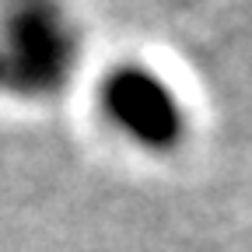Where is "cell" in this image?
Returning <instances> with one entry per match:
<instances>
[{"label":"cell","instance_id":"obj_1","mask_svg":"<svg viewBox=\"0 0 252 252\" xmlns=\"http://www.w3.org/2000/svg\"><path fill=\"white\" fill-rule=\"evenodd\" d=\"M109 109L147 144H172L179 130V116L172 94L147 74H119L109 81Z\"/></svg>","mask_w":252,"mask_h":252}]
</instances>
